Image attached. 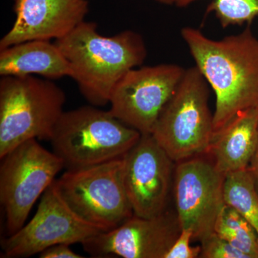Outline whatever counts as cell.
Here are the masks:
<instances>
[{
	"mask_svg": "<svg viewBox=\"0 0 258 258\" xmlns=\"http://www.w3.org/2000/svg\"><path fill=\"white\" fill-rule=\"evenodd\" d=\"M63 90L32 76L0 80V158L30 139L50 141L64 113Z\"/></svg>",
	"mask_w": 258,
	"mask_h": 258,
	"instance_id": "obj_4",
	"label": "cell"
},
{
	"mask_svg": "<svg viewBox=\"0 0 258 258\" xmlns=\"http://www.w3.org/2000/svg\"><path fill=\"white\" fill-rule=\"evenodd\" d=\"M185 73L175 64L146 66L129 71L110 98L115 118L142 134H152L158 118Z\"/></svg>",
	"mask_w": 258,
	"mask_h": 258,
	"instance_id": "obj_9",
	"label": "cell"
},
{
	"mask_svg": "<svg viewBox=\"0 0 258 258\" xmlns=\"http://www.w3.org/2000/svg\"><path fill=\"white\" fill-rule=\"evenodd\" d=\"M258 139V108L241 112L214 135L207 154L217 171L227 175L247 169Z\"/></svg>",
	"mask_w": 258,
	"mask_h": 258,
	"instance_id": "obj_14",
	"label": "cell"
},
{
	"mask_svg": "<svg viewBox=\"0 0 258 258\" xmlns=\"http://www.w3.org/2000/svg\"><path fill=\"white\" fill-rule=\"evenodd\" d=\"M142 134L94 106L64 111L50 139L66 170L82 169L124 157Z\"/></svg>",
	"mask_w": 258,
	"mask_h": 258,
	"instance_id": "obj_3",
	"label": "cell"
},
{
	"mask_svg": "<svg viewBox=\"0 0 258 258\" xmlns=\"http://www.w3.org/2000/svg\"><path fill=\"white\" fill-rule=\"evenodd\" d=\"M71 69V77L92 106L108 104L115 86L147 56L143 37L132 30L104 36L96 23L83 21L55 40Z\"/></svg>",
	"mask_w": 258,
	"mask_h": 258,
	"instance_id": "obj_2",
	"label": "cell"
},
{
	"mask_svg": "<svg viewBox=\"0 0 258 258\" xmlns=\"http://www.w3.org/2000/svg\"><path fill=\"white\" fill-rule=\"evenodd\" d=\"M56 186L83 220L107 232L134 215L123 181V157L66 172Z\"/></svg>",
	"mask_w": 258,
	"mask_h": 258,
	"instance_id": "obj_6",
	"label": "cell"
},
{
	"mask_svg": "<svg viewBox=\"0 0 258 258\" xmlns=\"http://www.w3.org/2000/svg\"><path fill=\"white\" fill-rule=\"evenodd\" d=\"M200 0H176L180 8ZM208 13H213L222 28L251 24L258 17V0H212Z\"/></svg>",
	"mask_w": 258,
	"mask_h": 258,
	"instance_id": "obj_18",
	"label": "cell"
},
{
	"mask_svg": "<svg viewBox=\"0 0 258 258\" xmlns=\"http://www.w3.org/2000/svg\"><path fill=\"white\" fill-rule=\"evenodd\" d=\"M247 169L250 171L258 190V139L255 150H254L253 156H252V159H251L250 163H249Z\"/></svg>",
	"mask_w": 258,
	"mask_h": 258,
	"instance_id": "obj_22",
	"label": "cell"
},
{
	"mask_svg": "<svg viewBox=\"0 0 258 258\" xmlns=\"http://www.w3.org/2000/svg\"><path fill=\"white\" fill-rule=\"evenodd\" d=\"M15 21L0 50L30 40H58L85 21L88 0H13Z\"/></svg>",
	"mask_w": 258,
	"mask_h": 258,
	"instance_id": "obj_13",
	"label": "cell"
},
{
	"mask_svg": "<svg viewBox=\"0 0 258 258\" xmlns=\"http://www.w3.org/2000/svg\"><path fill=\"white\" fill-rule=\"evenodd\" d=\"M208 83L197 66L185 70L152 135L174 162L203 155L214 137Z\"/></svg>",
	"mask_w": 258,
	"mask_h": 258,
	"instance_id": "obj_5",
	"label": "cell"
},
{
	"mask_svg": "<svg viewBox=\"0 0 258 258\" xmlns=\"http://www.w3.org/2000/svg\"><path fill=\"white\" fill-rule=\"evenodd\" d=\"M181 229L176 213L167 211L144 218L133 215L113 230L82 244L95 257L165 258Z\"/></svg>",
	"mask_w": 258,
	"mask_h": 258,
	"instance_id": "obj_12",
	"label": "cell"
},
{
	"mask_svg": "<svg viewBox=\"0 0 258 258\" xmlns=\"http://www.w3.org/2000/svg\"><path fill=\"white\" fill-rule=\"evenodd\" d=\"M215 232L249 258H258L257 232L242 215L228 205H225L217 219Z\"/></svg>",
	"mask_w": 258,
	"mask_h": 258,
	"instance_id": "obj_17",
	"label": "cell"
},
{
	"mask_svg": "<svg viewBox=\"0 0 258 258\" xmlns=\"http://www.w3.org/2000/svg\"><path fill=\"white\" fill-rule=\"evenodd\" d=\"M201 258H249L214 232L201 242Z\"/></svg>",
	"mask_w": 258,
	"mask_h": 258,
	"instance_id": "obj_19",
	"label": "cell"
},
{
	"mask_svg": "<svg viewBox=\"0 0 258 258\" xmlns=\"http://www.w3.org/2000/svg\"><path fill=\"white\" fill-rule=\"evenodd\" d=\"M225 179L205 154L179 161L174 168L176 215L181 230H191L193 240L202 242L215 232L226 205Z\"/></svg>",
	"mask_w": 258,
	"mask_h": 258,
	"instance_id": "obj_10",
	"label": "cell"
},
{
	"mask_svg": "<svg viewBox=\"0 0 258 258\" xmlns=\"http://www.w3.org/2000/svg\"><path fill=\"white\" fill-rule=\"evenodd\" d=\"M1 159L0 202L9 236L25 225L34 205L54 182L64 164L37 139L20 144Z\"/></svg>",
	"mask_w": 258,
	"mask_h": 258,
	"instance_id": "obj_7",
	"label": "cell"
},
{
	"mask_svg": "<svg viewBox=\"0 0 258 258\" xmlns=\"http://www.w3.org/2000/svg\"><path fill=\"white\" fill-rule=\"evenodd\" d=\"M174 163L152 134H142L125 154L123 181L134 215L150 218L166 211Z\"/></svg>",
	"mask_w": 258,
	"mask_h": 258,
	"instance_id": "obj_11",
	"label": "cell"
},
{
	"mask_svg": "<svg viewBox=\"0 0 258 258\" xmlns=\"http://www.w3.org/2000/svg\"><path fill=\"white\" fill-rule=\"evenodd\" d=\"M71 74L63 54L50 40H30L0 50L1 77L39 75L53 80Z\"/></svg>",
	"mask_w": 258,
	"mask_h": 258,
	"instance_id": "obj_15",
	"label": "cell"
},
{
	"mask_svg": "<svg viewBox=\"0 0 258 258\" xmlns=\"http://www.w3.org/2000/svg\"><path fill=\"white\" fill-rule=\"evenodd\" d=\"M197 68L216 96L214 135L241 112L258 108V40L249 25L220 40L198 29H181Z\"/></svg>",
	"mask_w": 258,
	"mask_h": 258,
	"instance_id": "obj_1",
	"label": "cell"
},
{
	"mask_svg": "<svg viewBox=\"0 0 258 258\" xmlns=\"http://www.w3.org/2000/svg\"><path fill=\"white\" fill-rule=\"evenodd\" d=\"M193 239L191 230L183 229L174 243L166 253L165 258H198L201 254L200 246L191 247L190 242Z\"/></svg>",
	"mask_w": 258,
	"mask_h": 258,
	"instance_id": "obj_20",
	"label": "cell"
},
{
	"mask_svg": "<svg viewBox=\"0 0 258 258\" xmlns=\"http://www.w3.org/2000/svg\"><path fill=\"white\" fill-rule=\"evenodd\" d=\"M40 258H83V256L74 252L70 244H57L51 246L39 254Z\"/></svg>",
	"mask_w": 258,
	"mask_h": 258,
	"instance_id": "obj_21",
	"label": "cell"
},
{
	"mask_svg": "<svg viewBox=\"0 0 258 258\" xmlns=\"http://www.w3.org/2000/svg\"><path fill=\"white\" fill-rule=\"evenodd\" d=\"M55 181L42 195L32 220L2 241V257H28L55 244H83L105 232L83 220L70 208Z\"/></svg>",
	"mask_w": 258,
	"mask_h": 258,
	"instance_id": "obj_8",
	"label": "cell"
},
{
	"mask_svg": "<svg viewBox=\"0 0 258 258\" xmlns=\"http://www.w3.org/2000/svg\"><path fill=\"white\" fill-rule=\"evenodd\" d=\"M154 1H157L158 3H162V4L166 5H175L176 0H154Z\"/></svg>",
	"mask_w": 258,
	"mask_h": 258,
	"instance_id": "obj_23",
	"label": "cell"
},
{
	"mask_svg": "<svg viewBox=\"0 0 258 258\" xmlns=\"http://www.w3.org/2000/svg\"><path fill=\"white\" fill-rule=\"evenodd\" d=\"M224 199L226 205L242 215L258 234V190L248 169L225 176Z\"/></svg>",
	"mask_w": 258,
	"mask_h": 258,
	"instance_id": "obj_16",
	"label": "cell"
}]
</instances>
